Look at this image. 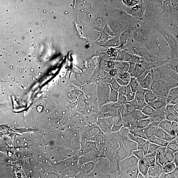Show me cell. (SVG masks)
<instances>
[{
  "label": "cell",
  "mask_w": 178,
  "mask_h": 178,
  "mask_svg": "<svg viewBox=\"0 0 178 178\" xmlns=\"http://www.w3.org/2000/svg\"><path fill=\"white\" fill-rule=\"evenodd\" d=\"M177 103H178V95L172 98L169 104L174 105Z\"/></svg>",
  "instance_id": "cell-58"
},
{
  "label": "cell",
  "mask_w": 178,
  "mask_h": 178,
  "mask_svg": "<svg viewBox=\"0 0 178 178\" xmlns=\"http://www.w3.org/2000/svg\"><path fill=\"white\" fill-rule=\"evenodd\" d=\"M121 138L123 145L130 153L132 154L133 152L137 150L138 145L134 141L130 139L128 137H122Z\"/></svg>",
  "instance_id": "cell-9"
},
{
  "label": "cell",
  "mask_w": 178,
  "mask_h": 178,
  "mask_svg": "<svg viewBox=\"0 0 178 178\" xmlns=\"http://www.w3.org/2000/svg\"><path fill=\"white\" fill-rule=\"evenodd\" d=\"M166 147L167 148L173 151L174 153L178 152V143L175 138L169 142Z\"/></svg>",
  "instance_id": "cell-30"
},
{
  "label": "cell",
  "mask_w": 178,
  "mask_h": 178,
  "mask_svg": "<svg viewBox=\"0 0 178 178\" xmlns=\"http://www.w3.org/2000/svg\"><path fill=\"white\" fill-rule=\"evenodd\" d=\"M160 82H158V81H153L152 83L151 84L149 90H150L154 93H155L157 90H158L160 84Z\"/></svg>",
  "instance_id": "cell-40"
},
{
  "label": "cell",
  "mask_w": 178,
  "mask_h": 178,
  "mask_svg": "<svg viewBox=\"0 0 178 178\" xmlns=\"http://www.w3.org/2000/svg\"><path fill=\"white\" fill-rule=\"evenodd\" d=\"M178 95V87L170 89L167 97V103L169 104L170 102L175 97Z\"/></svg>",
  "instance_id": "cell-27"
},
{
  "label": "cell",
  "mask_w": 178,
  "mask_h": 178,
  "mask_svg": "<svg viewBox=\"0 0 178 178\" xmlns=\"http://www.w3.org/2000/svg\"><path fill=\"white\" fill-rule=\"evenodd\" d=\"M146 70L145 67L142 64H136L134 69L130 74V76L137 78L139 77Z\"/></svg>",
  "instance_id": "cell-18"
},
{
  "label": "cell",
  "mask_w": 178,
  "mask_h": 178,
  "mask_svg": "<svg viewBox=\"0 0 178 178\" xmlns=\"http://www.w3.org/2000/svg\"><path fill=\"white\" fill-rule=\"evenodd\" d=\"M129 132L135 137H140L147 140V138H146L143 129H138V128L130 129Z\"/></svg>",
  "instance_id": "cell-22"
},
{
  "label": "cell",
  "mask_w": 178,
  "mask_h": 178,
  "mask_svg": "<svg viewBox=\"0 0 178 178\" xmlns=\"http://www.w3.org/2000/svg\"><path fill=\"white\" fill-rule=\"evenodd\" d=\"M132 155L136 157L138 160L143 158L145 156L143 152L141 150H137L134 151L132 153Z\"/></svg>",
  "instance_id": "cell-42"
},
{
  "label": "cell",
  "mask_w": 178,
  "mask_h": 178,
  "mask_svg": "<svg viewBox=\"0 0 178 178\" xmlns=\"http://www.w3.org/2000/svg\"><path fill=\"white\" fill-rule=\"evenodd\" d=\"M166 106L161 109L155 110L153 114L150 117L152 123L158 126L160 123L166 119L165 115V112L166 111Z\"/></svg>",
  "instance_id": "cell-5"
},
{
  "label": "cell",
  "mask_w": 178,
  "mask_h": 178,
  "mask_svg": "<svg viewBox=\"0 0 178 178\" xmlns=\"http://www.w3.org/2000/svg\"><path fill=\"white\" fill-rule=\"evenodd\" d=\"M119 103L121 105H125L128 102L126 96L124 95L119 94L118 98Z\"/></svg>",
  "instance_id": "cell-44"
},
{
  "label": "cell",
  "mask_w": 178,
  "mask_h": 178,
  "mask_svg": "<svg viewBox=\"0 0 178 178\" xmlns=\"http://www.w3.org/2000/svg\"><path fill=\"white\" fill-rule=\"evenodd\" d=\"M173 108L175 110L178 112V103L174 105Z\"/></svg>",
  "instance_id": "cell-61"
},
{
  "label": "cell",
  "mask_w": 178,
  "mask_h": 178,
  "mask_svg": "<svg viewBox=\"0 0 178 178\" xmlns=\"http://www.w3.org/2000/svg\"><path fill=\"white\" fill-rule=\"evenodd\" d=\"M128 136L130 139L134 141L136 143L138 146H142L147 141L144 139V138L135 137L131 134L130 132L128 133Z\"/></svg>",
  "instance_id": "cell-24"
},
{
  "label": "cell",
  "mask_w": 178,
  "mask_h": 178,
  "mask_svg": "<svg viewBox=\"0 0 178 178\" xmlns=\"http://www.w3.org/2000/svg\"><path fill=\"white\" fill-rule=\"evenodd\" d=\"M137 109L142 111L143 109L148 104L146 102L145 100L138 101Z\"/></svg>",
  "instance_id": "cell-46"
},
{
  "label": "cell",
  "mask_w": 178,
  "mask_h": 178,
  "mask_svg": "<svg viewBox=\"0 0 178 178\" xmlns=\"http://www.w3.org/2000/svg\"><path fill=\"white\" fill-rule=\"evenodd\" d=\"M124 107L125 110L127 113L130 114H132L136 109L134 107L128 103L124 105Z\"/></svg>",
  "instance_id": "cell-45"
},
{
  "label": "cell",
  "mask_w": 178,
  "mask_h": 178,
  "mask_svg": "<svg viewBox=\"0 0 178 178\" xmlns=\"http://www.w3.org/2000/svg\"><path fill=\"white\" fill-rule=\"evenodd\" d=\"M157 159L158 160L159 163L161 165L162 167H163L167 162L166 158L165 156V153L160 158Z\"/></svg>",
  "instance_id": "cell-47"
},
{
  "label": "cell",
  "mask_w": 178,
  "mask_h": 178,
  "mask_svg": "<svg viewBox=\"0 0 178 178\" xmlns=\"http://www.w3.org/2000/svg\"><path fill=\"white\" fill-rule=\"evenodd\" d=\"M135 93L133 92L130 87V85H128L127 86L126 93L125 96L128 101L133 100L135 97Z\"/></svg>",
  "instance_id": "cell-34"
},
{
  "label": "cell",
  "mask_w": 178,
  "mask_h": 178,
  "mask_svg": "<svg viewBox=\"0 0 178 178\" xmlns=\"http://www.w3.org/2000/svg\"><path fill=\"white\" fill-rule=\"evenodd\" d=\"M139 172L138 165L131 167L125 173L121 175V178H137Z\"/></svg>",
  "instance_id": "cell-15"
},
{
  "label": "cell",
  "mask_w": 178,
  "mask_h": 178,
  "mask_svg": "<svg viewBox=\"0 0 178 178\" xmlns=\"http://www.w3.org/2000/svg\"><path fill=\"white\" fill-rule=\"evenodd\" d=\"M155 136L169 142L174 139L177 136H174L170 135L169 134L159 127L157 129Z\"/></svg>",
  "instance_id": "cell-13"
},
{
  "label": "cell",
  "mask_w": 178,
  "mask_h": 178,
  "mask_svg": "<svg viewBox=\"0 0 178 178\" xmlns=\"http://www.w3.org/2000/svg\"><path fill=\"white\" fill-rule=\"evenodd\" d=\"M150 142L147 140L146 142L141 146H137V150H141L143 152L145 156L147 155L149 146Z\"/></svg>",
  "instance_id": "cell-39"
},
{
  "label": "cell",
  "mask_w": 178,
  "mask_h": 178,
  "mask_svg": "<svg viewBox=\"0 0 178 178\" xmlns=\"http://www.w3.org/2000/svg\"><path fill=\"white\" fill-rule=\"evenodd\" d=\"M167 98L158 96L155 100L148 104L154 109L157 110L165 107L167 104Z\"/></svg>",
  "instance_id": "cell-10"
},
{
  "label": "cell",
  "mask_w": 178,
  "mask_h": 178,
  "mask_svg": "<svg viewBox=\"0 0 178 178\" xmlns=\"http://www.w3.org/2000/svg\"><path fill=\"white\" fill-rule=\"evenodd\" d=\"M109 159V174L111 177L120 178L121 173L120 170V160L114 155Z\"/></svg>",
  "instance_id": "cell-2"
},
{
  "label": "cell",
  "mask_w": 178,
  "mask_h": 178,
  "mask_svg": "<svg viewBox=\"0 0 178 178\" xmlns=\"http://www.w3.org/2000/svg\"><path fill=\"white\" fill-rule=\"evenodd\" d=\"M158 127L161 128L170 135L174 136H178L175 134L173 129L172 122L169 120L166 119L163 120L158 124Z\"/></svg>",
  "instance_id": "cell-11"
},
{
  "label": "cell",
  "mask_w": 178,
  "mask_h": 178,
  "mask_svg": "<svg viewBox=\"0 0 178 178\" xmlns=\"http://www.w3.org/2000/svg\"><path fill=\"white\" fill-rule=\"evenodd\" d=\"M146 90L140 86L135 93V97L137 101L145 100V95Z\"/></svg>",
  "instance_id": "cell-25"
},
{
  "label": "cell",
  "mask_w": 178,
  "mask_h": 178,
  "mask_svg": "<svg viewBox=\"0 0 178 178\" xmlns=\"http://www.w3.org/2000/svg\"><path fill=\"white\" fill-rule=\"evenodd\" d=\"M160 146L155 144V143L150 142L148 150L147 155H151V154H155L157 149L160 147Z\"/></svg>",
  "instance_id": "cell-35"
},
{
  "label": "cell",
  "mask_w": 178,
  "mask_h": 178,
  "mask_svg": "<svg viewBox=\"0 0 178 178\" xmlns=\"http://www.w3.org/2000/svg\"><path fill=\"white\" fill-rule=\"evenodd\" d=\"M135 64L132 62H129V69L128 72L130 73H131L133 70L134 69L136 65Z\"/></svg>",
  "instance_id": "cell-55"
},
{
  "label": "cell",
  "mask_w": 178,
  "mask_h": 178,
  "mask_svg": "<svg viewBox=\"0 0 178 178\" xmlns=\"http://www.w3.org/2000/svg\"><path fill=\"white\" fill-rule=\"evenodd\" d=\"M165 117L166 119L171 122H178V116L174 114L169 113L166 110L165 112Z\"/></svg>",
  "instance_id": "cell-33"
},
{
  "label": "cell",
  "mask_w": 178,
  "mask_h": 178,
  "mask_svg": "<svg viewBox=\"0 0 178 178\" xmlns=\"http://www.w3.org/2000/svg\"><path fill=\"white\" fill-rule=\"evenodd\" d=\"M138 166L139 172L144 175L145 178H148V171L150 167L149 162L147 156L138 160Z\"/></svg>",
  "instance_id": "cell-7"
},
{
  "label": "cell",
  "mask_w": 178,
  "mask_h": 178,
  "mask_svg": "<svg viewBox=\"0 0 178 178\" xmlns=\"http://www.w3.org/2000/svg\"><path fill=\"white\" fill-rule=\"evenodd\" d=\"M146 48L149 54L165 64L170 62V47L164 37L153 30Z\"/></svg>",
  "instance_id": "cell-1"
},
{
  "label": "cell",
  "mask_w": 178,
  "mask_h": 178,
  "mask_svg": "<svg viewBox=\"0 0 178 178\" xmlns=\"http://www.w3.org/2000/svg\"><path fill=\"white\" fill-rule=\"evenodd\" d=\"M153 81L152 73L150 71L142 82L140 83V85L141 87L146 90H149Z\"/></svg>",
  "instance_id": "cell-17"
},
{
  "label": "cell",
  "mask_w": 178,
  "mask_h": 178,
  "mask_svg": "<svg viewBox=\"0 0 178 178\" xmlns=\"http://www.w3.org/2000/svg\"><path fill=\"white\" fill-rule=\"evenodd\" d=\"M138 178H145L144 175L142 173H141L140 172L138 173V175L137 177Z\"/></svg>",
  "instance_id": "cell-60"
},
{
  "label": "cell",
  "mask_w": 178,
  "mask_h": 178,
  "mask_svg": "<svg viewBox=\"0 0 178 178\" xmlns=\"http://www.w3.org/2000/svg\"><path fill=\"white\" fill-rule=\"evenodd\" d=\"M118 72L117 69L114 68H111V69L109 71V74L112 77H114L117 74Z\"/></svg>",
  "instance_id": "cell-51"
},
{
  "label": "cell",
  "mask_w": 178,
  "mask_h": 178,
  "mask_svg": "<svg viewBox=\"0 0 178 178\" xmlns=\"http://www.w3.org/2000/svg\"><path fill=\"white\" fill-rule=\"evenodd\" d=\"M155 111V109H154L148 104L144 107L142 110L144 114L150 117L152 116Z\"/></svg>",
  "instance_id": "cell-32"
},
{
  "label": "cell",
  "mask_w": 178,
  "mask_h": 178,
  "mask_svg": "<svg viewBox=\"0 0 178 178\" xmlns=\"http://www.w3.org/2000/svg\"><path fill=\"white\" fill-rule=\"evenodd\" d=\"M108 66L109 68H114V64L113 62H110L108 64Z\"/></svg>",
  "instance_id": "cell-59"
},
{
  "label": "cell",
  "mask_w": 178,
  "mask_h": 178,
  "mask_svg": "<svg viewBox=\"0 0 178 178\" xmlns=\"http://www.w3.org/2000/svg\"><path fill=\"white\" fill-rule=\"evenodd\" d=\"M169 90L165 82H161L158 90L155 94L161 97L167 98Z\"/></svg>",
  "instance_id": "cell-16"
},
{
  "label": "cell",
  "mask_w": 178,
  "mask_h": 178,
  "mask_svg": "<svg viewBox=\"0 0 178 178\" xmlns=\"http://www.w3.org/2000/svg\"><path fill=\"white\" fill-rule=\"evenodd\" d=\"M138 159L132 155L120 161V167L121 175L133 166L138 165ZM121 178V177H120Z\"/></svg>",
  "instance_id": "cell-3"
},
{
  "label": "cell",
  "mask_w": 178,
  "mask_h": 178,
  "mask_svg": "<svg viewBox=\"0 0 178 178\" xmlns=\"http://www.w3.org/2000/svg\"><path fill=\"white\" fill-rule=\"evenodd\" d=\"M163 172V167L156 159L155 166L149 167L148 171V178H159Z\"/></svg>",
  "instance_id": "cell-4"
},
{
  "label": "cell",
  "mask_w": 178,
  "mask_h": 178,
  "mask_svg": "<svg viewBox=\"0 0 178 178\" xmlns=\"http://www.w3.org/2000/svg\"><path fill=\"white\" fill-rule=\"evenodd\" d=\"M159 96L156 95L150 90H146L145 95V100L147 104L155 100Z\"/></svg>",
  "instance_id": "cell-20"
},
{
  "label": "cell",
  "mask_w": 178,
  "mask_h": 178,
  "mask_svg": "<svg viewBox=\"0 0 178 178\" xmlns=\"http://www.w3.org/2000/svg\"><path fill=\"white\" fill-rule=\"evenodd\" d=\"M129 85L131 90L134 93H136L140 86V83L138 82L136 78L131 77L129 82Z\"/></svg>",
  "instance_id": "cell-23"
},
{
  "label": "cell",
  "mask_w": 178,
  "mask_h": 178,
  "mask_svg": "<svg viewBox=\"0 0 178 178\" xmlns=\"http://www.w3.org/2000/svg\"><path fill=\"white\" fill-rule=\"evenodd\" d=\"M127 103H128L131 105L133 107H134L136 109H137L138 107V101L135 98L133 99L132 100L129 101H128Z\"/></svg>",
  "instance_id": "cell-50"
},
{
  "label": "cell",
  "mask_w": 178,
  "mask_h": 178,
  "mask_svg": "<svg viewBox=\"0 0 178 178\" xmlns=\"http://www.w3.org/2000/svg\"><path fill=\"white\" fill-rule=\"evenodd\" d=\"M127 86H121L119 88V94L125 95L126 93Z\"/></svg>",
  "instance_id": "cell-52"
},
{
  "label": "cell",
  "mask_w": 178,
  "mask_h": 178,
  "mask_svg": "<svg viewBox=\"0 0 178 178\" xmlns=\"http://www.w3.org/2000/svg\"><path fill=\"white\" fill-rule=\"evenodd\" d=\"M114 117L107 118L104 119L99 124V128L103 132L108 133L111 132L113 125Z\"/></svg>",
  "instance_id": "cell-8"
},
{
  "label": "cell",
  "mask_w": 178,
  "mask_h": 178,
  "mask_svg": "<svg viewBox=\"0 0 178 178\" xmlns=\"http://www.w3.org/2000/svg\"><path fill=\"white\" fill-rule=\"evenodd\" d=\"M129 69V62L124 61V64L122 69V72H128Z\"/></svg>",
  "instance_id": "cell-56"
},
{
  "label": "cell",
  "mask_w": 178,
  "mask_h": 178,
  "mask_svg": "<svg viewBox=\"0 0 178 178\" xmlns=\"http://www.w3.org/2000/svg\"><path fill=\"white\" fill-rule=\"evenodd\" d=\"M147 156L149 162H155L156 158L155 154H151V155H147Z\"/></svg>",
  "instance_id": "cell-53"
},
{
  "label": "cell",
  "mask_w": 178,
  "mask_h": 178,
  "mask_svg": "<svg viewBox=\"0 0 178 178\" xmlns=\"http://www.w3.org/2000/svg\"><path fill=\"white\" fill-rule=\"evenodd\" d=\"M178 177V167L172 171V172L167 173V178H177Z\"/></svg>",
  "instance_id": "cell-43"
},
{
  "label": "cell",
  "mask_w": 178,
  "mask_h": 178,
  "mask_svg": "<svg viewBox=\"0 0 178 178\" xmlns=\"http://www.w3.org/2000/svg\"><path fill=\"white\" fill-rule=\"evenodd\" d=\"M165 83L169 90L178 86V81L174 78H169L165 81Z\"/></svg>",
  "instance_id": "cell-26"
},
{
  "label": "cell",
  "mask_w": 178,
  "mask_h": 178,
  "mask_svg": "<svg viewBox=\"0 0 178 178\" xmlns=\"http://www.w3.org/2000/svg\"><path fill=\"white\" fill-rule=\"evenodd\" d=\"M151 122V119L150 117L147 119L137 120L136 125L137 128L143 129L148 126Z\"/></svg>",
  "instance_id": "cell-21"
},
{
  "label": "cell",
  "mask_w": 178,
  "mask_h": 178,
  "mask_svg": "<svg viewBox=\"0 0 178 178\" xmlns=\"http://www.w3.org/2000/svg\"><path fill=\"white\" fill-rule=\"evenodd\" d=\"M155 162H150V167H153L155 166Z\"/></svg>",
  "instance_id": "cell-62"
},
{
  "label": "cell",
  "mask_w": 178,
  "mask_h": 178,
  "mask_svg": "<svg viewBox=\"0 0 178 178\" xmlns=\"http://www.w3.org/2000/svg\"><path fill=\"white\" fill-rule=\"evenodd\" d=\"M119 77L120 79L125 81V82H129L131 76L130 73L128 72H122L120 73Z\"/></svg>",
  "instance_id": "cell-37"
},
{
  "label": "cell",
  "mask_w": 178,
  "mask_h": 178,
  "mask_svg": "<svg viewBox=\"0 0 178 178\" xmlns=\"http://www.w3.org/2000/svg\"><path fill=\"white\" fill-rule=\"evenodd\" d=\"M140 0H122L123 2L127 7H134L139 3Z\"/></svg>",
  "instance_id": "cell-36"
},
{
  "label": "cell",
  "mask_w": 178,
  "mask_h": 178,
  "mask_svg": "<svg viewBox=\"0 0 178 178\" xmlns=\"http://www.w3.org/2000/svg\"><path fill=\"white\" fill-rule=\"evenodd\" d=\"M119 143V147L117 149L114 155L116 156L120 161H121L127 157L132 155V154L125 148L121 140H120Z\"/></svg>",
  "instance_id": "cell-6"
},
{
  "label": "cell",
  "mask_w": 178,
  "mask_h": 178,
  "mask_svg": "<svg viewBox=\"0 0 178 178\" xmlns=\"http://www.w3.org/2000/svg\"><path fill=\"white\" fill-rule=\"evenodd\" d=\"M166 111L169 112L178 116V112L175 110L173 108V105L171 104H167L166 106Z\"/></svg>",
  "instance_id": "cell-41"
},
{
  "label": "cell",
  "mask_w": 178,
  "mask_h": 178,
  "mask_svg": "<svg viewBox=\"0 0 178 178\" xmlns=\"http://www.w3.org/2000/svg\"><path fill=\"white\" fill-rule=\"evenodd\" d=\"M149 72H150V71H149V70H146L145 72L142 73V74L140 75L139 77L136 78L138 81V82H139V83L142 82L144 78L146 77Z\"/></svg>",
  "instance_id": "cell-48"
},
{
  "label": "cell",
  "mask_w": 178,
  "mask_h": 178,
  "mask_svg": "<svg viewBox=\"0 0 178 178\" xmlns=\"http://www.w3.org/2000/svg\"><path fill=\"white\" fill-rule=\"evenodd\" d=\"M158 127V125L151 122L148 126L143 129L147 140L149 138L155 136Z\"/></svg>",
  "instance_id": "cell-12"
},
{
  "label": "cell",
  "mask_w": 178,
  "mask_h": 178,
  "mask_svg": "<svg viewBox=\"0 0 178 178\" xmlns=\"http://www.w3.org/2000/svg\"><path fill=\"white\" fill-rule=\"evenodd\" d=\"M123 126L121 112L114 117L111 132H117Z\"/></svg>",
  "instance_id": "cell-14"
},
{
  "label": "cell",
  "mask_w": 178,
  "mask_h": 178,
  "mask_svg": "<svg viewBox=\"0 0 178 178\" xmlns=\"http://www.w3.org/2000/svg\"><path fill=\"white\" fill-rule=\"evenodd\" d=\"M117 82L121 86H127L129 84V82H125V81L120 79L119 78L117 80Z\"/></svg>",
  "instance_id": "cell-54"
},
{
  "label": "cell",
  "mask_w": 178,
  "mask_h": 178,
  "mask_svg": "<svg viewBox=\"0 0 178 178\" xmlns=\"http://www.w3.org/2000/svg\"><path fill=\"white\" fill-rule=\"evenodd\" d=\"M132 114L137 120L146 119L150 117L144 114L142 111L137 109H136Z\"/></svg>",
  "instance_id": "cell-28"
},
{
  "label": "cell",
  "mask_w": 178,
  "mask_h": 178,
  "mask_svg": "<svg viewBox=\"0 0 178 178\" xmlns=\"http://www.w3.org/2000/svg\"><path fill=\"white\" fill-rule=\"evenodd\" d=\"M166 149V147L160 146L157 149L155 153L156 159H158L163 155L165 152Z\"/></svg>",
  "instance_id": "cell-38"
},
{
  "label": "cell",
  "mask_w": 178,
  "mask_h": 178,
  "mask_svg": "<svg viewBox=\"0 0 178 178\" xmlns=\"http://www.w3.org/2000/svg\"><path fill=\"white\" fill-rule=\"evenodd\" d=\"M172 125L175 134L177 135L178 133V122H172Z\"/></svg>",
  "instance_id": "cell-49"
},
{
  "label": "cell",
  "mask_w": 178,
  "mask_h": 178,
  "mask_svg": "<svg viewBox=\"0 0 178 178\" xmlns=\"http://www.w3.org/2000/svg\"><path fill=\"white\" fill-rule=\"evenodd\" d=\"M177 167L174 163L172 162L171 163H167L163 167V172L166 173L171 172Z\"/></svg>",
  "instance_id": "cell-29"
},
{
  "label": "cell",
  "mask_w": 178,
  "mask_h": 178,
  "mask_svg": "<svg viewBox=\"0 0 178 178\" xmlns=\"http://www.w3.org/2000/svg\"><path fill=\"white\" fill-rule=\"evenodd\" d=\"M147 140L150 142L152 143L160 146L166 147L169 142L166 141L161 139L158 137L154 136L149 138Z\"/></svg>",
  "instance_id": "cell-19"
},
{
  "label": "cell",
  "mask_w": 178,
  "mask_h": 178,
  "mask_svg": "<svg viewBox=\"0 0 178 178\" xmlns=\"http://www.w3.org/2000/svg\"><path fill=\"white\" fill-rule=\"evenodd\" d=\"M174 163L177 167L178 166V152L174 153Z\"/></svg>",
  "instance_id": "cell-57"
},
{
  "label": "cell",
  "mask_w": 178,
  "mask_h": 178,
  "mask_svg": "<svg viewBox=\"0 0 178 178\" xmlns=\"http://www.w3.org/2000/svg\"><path fill=\"white\" fill-rule=\"evenodd\" d=\"M174 153L173 151L168 149H166L165 153V156L167 161L168 163H171V162H174Z\"/></svg>",
  "instance_id": "cell-31"
}]
</instances>
